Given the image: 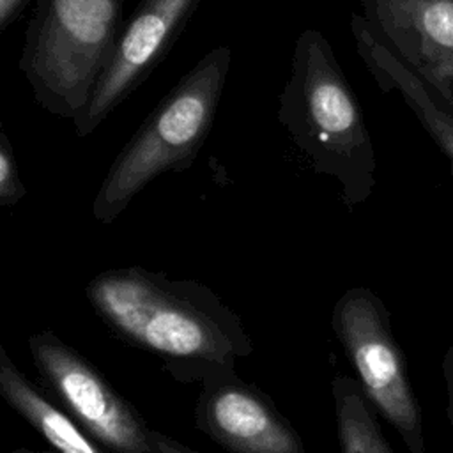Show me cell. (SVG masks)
<instances>
[{"instance_id":"1","label":"cell","mask_w":453,"mask_h":453,"mask_svg":"<svg viewBox=\"0 0 453 453\" xmlns=\"http://www.w3.org/2000/svg\"><path fill=\"white\" fill-rule=\"evenodd\" d=\"M85 297L119 340L156 356L182 384L235 372L255 349L241 317L196 280L127 265L96 274Z\"/></svg>"},{"instance_id":"2","label":"cell","mask_w":453,"mask_h":453,"mask_svg":"<svg viewBox=\"0 0 453 453\" xmlns=\"http://www.w3.org/2000/svg\"><path fill=\"white\" fill-rule=\"evenodd\" d=\"M278 120L313 172L338 180L349 212L370 198L377 161L365 115L329 41L315 28L296 39Z\"/></svg>"},{"instance_id":"3","label":"cell","mask_w":453,"mask_h":453,"mask_svg":"<svg viewBox=\"0 0 453 453\" xmlns=\"http://www.w3.org/2000/svg\"><path fill=\"white\" fill-rule=\"evenodd\" d=\"M232 51H207L150 110L110 165L92 202L94 219L113 223L154 179L189 168L214 126Z\"/></svg>"},{"instance_id":"4","label":"cell","mask_w":453,"mask_h":453,"mask_svg":"<svg viewBox=\"0 0 453 453\" xmlns=\"http://www.w3.org/2000/svg\"><path fill=\"white\" fill-rule=\"evenodd\" d=\"M124 0H35L18 62L46 111L81 117L122 34Z\"/></svg>"},{"instance_id":"5","label":"cell","mask_w":453,"mask_h":453,"mask_svg":"<svg viewBox=\"0 0 453 453\" xmlns=\"http://www.w3.org/2000/svg\"><path fill=\"white\" fill-rule=\"evenodd\" d=\"M331 327L375 412L411 453H425L421 407L380 297L366 287L345 290L333 306Z\"/></svg>"},{"instance_id":"6","label":"cell","mask_w":453,"mask_h":453,"mask_svg":"<svg viewBox=\"0 0 453 453\" xmlns=\"http://www.w3.org/2000/svg\"><path fill=\"white\" fill-rule=\"evenodd\" d=\"M41 388L108 453H159L156 430L103 372L53 331L28 336Z\"/></svg>"},{"instance_id":"7","label":"cell","mask_w":453,"mask_h":453,"mask_svg":"<svg viewBox=\"0 0 453 453\" xmlns=\"http://www.w3.org/2000/svg\"><path fill=\"white\" fill-rule=\"evenodd\" d=\"M202 0H140L115 44L81 117L78 136L92 134L165 60Z\"/></svg>"},{"instance_id":"8","label":"cell","mask_w":453,"mask_h":453,"mask_svg":"<svg viewBox=\"0 0 453 453\" xmlns=\"http://www.w3.org/2000/svg\"><path fill=\"white\" fill-rule=\"evenodd\" d=\"M195 426L228 453H306L303 437L274 400L237 372L200 384Z\"/></svg>"},{"instance_id":"9","label":"cell","mask_w":453,"mask_h":453,"mask_svg":"<svg viewBox=\"0 0 453 453\" xmlns=\"http://www.w3.org/2000/svg\"><path fill=\"white\" fill-rule=\"evenodd\" d=\"M361 16L453 113V0H359Z\"/></svg>"},{"instance_id":"10","label":"cell","mask_w":453,"mask_h":453,"mask_svg":"<svg viewBox=\"0 0 453 453\" xmlns=\"http://www.w3.org/2000/svg\"><path fill=\"white\" fill-rule=\"evenodd\" d=\"M350 30L357 55L373 80L384 92H398L403 97L453 168V113L405 62L375 37L361 14L354 12L350 16Z\"/></svg>"},{"instance_id":"11","label":"cell","mask_w":453,"mask_h":453,"mask_svg":"<svg viewBox=\"0 0 453 453\" xmlns=\"http://www.w3.org/2000/svg\"><path fill=\"white\" fill-rule=\"evenodd\" d=\"M0 395L55 453H106L46 391L34 384L0 345Z\"/></svg>"},{"instance_id":"12","label":"cell","mask_w":453,"mask_h":453,"mask_svg":"<svg viewBox=\"0 0 453 453\" xmlns=\"http://www.w3.org/2000/svg\"><path fill=\"white\" fill-rule=\"evenodd\" d=\"M340 453H393L359 382L336 373L331 382Z\"/></svg>"},{"instance_id":"13","label":"cell","mask_w":453,"mask_h":453,"mask_svg":"<svg viewBox=\"0 0 453 453\" xmlns=\"http://www.w3.org/2000/svg\"><path fill=\"white\" fill-rule=\"evenodd\" d=\"M28 193L23 184L14 156L12 143L7 133L2 129L0 133V205L12 207Z\"/></svg>"},{"instance_id":"14","label":"cell","mask_w":453,"mask_h":453,"mask_svg":"<svg viewBox=\"0 0 453 453\" xmlns=\"http://www.w3.org/2000/svg\"><path fill=\"white\" fill-rule=\"evenodd\" d=\"M32 0H0V34L16 23Z\"/></svg>"},{"instance_id":"15","label":"cell","mask_w":453,"mask_h":453,"mask_svg":"<svg viewBox=\"0 0 453 453\" xmlns=\"http://www.w3.org/2000/svg\"><path fill=\"white\" fill-rule=\"evenodd\" d=\"M442 377H444V386H446V416L448 421L453 428V345L446 350L442 357Z\"/></svg>"},{"instance_id":"16","label":"cell","mask_w":453,"mask_h":453,"mask_svg":"<svg viewBox=\"0 0 453 453\" xmlns=\"http://www.w3.org/2000/svg\"><path fill=\"white\" fill-rule=\"evenodd\" d=\"M156 444H157L159 453H207V451L195 449V448L180 442L179 439H175L168 434H163L159 430H156Z\"/></svg>"},{"instance_id":"17","label":"cell","mask_w":453,"mask_h":453,"mask_svg":"<svg viewBox=\"0 0 453 453\" xmlns=\"http://www.w3.org/2000/svg\"><path fill=\"white\" fill-rule=\"evenodd\" d=\"M9 453H48V451H35V449H28V448H18V449H12Z\"/></svg>"}]
</instances>
